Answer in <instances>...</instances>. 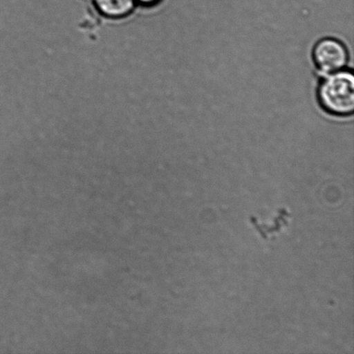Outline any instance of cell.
I'll return each instance as SVG.
<instances>
[{"label": "cell", "instance_id": "6da1fadb", "mask_svg": "<svg viewBox=\"0 0 354 354\" xmlns=\"http://www.w3.org/2000/svg\"><path fill=\"white\" fill-rule=\"evenodd\" d=\"M319 105L335 117H348L354 111V75L351 71L325 75L317 88Z\"/></svg>", "mask_w": 354, "mask_h": 354}, {"label": "cell", "instance_id": "7a4b0ae2", "mask_svg": "<svg viewBox=\"0 0 354 354\" xmlns=\"http://www.w3.org/2000/svg\"><path fill=\"white\" fill-rule=\"evenodd\" d=\"M312 58L317 71L324 75L345 69L348 64V48L342 41L333 37H325L315 44Z\"/></svg>", "mask_w": 354, "mask_h": 354}, {"label": "cell", "instance_id": "3957f363", "mask_svg": "<svg viewBox=\"0 0 354 354\" xmlns=\"http://www.w3.org/2000/svg\"><path fill=\"white\" fill-rule=\"evenodd\" d=\"M97 9L104 16L120 19L133 12L135 0H93Z\"/></svg>", "mask_w": 354, "mask_h": 354}, {"label": "cell", "instance_id": "277c9868", "mask_svg": "<svg viewBox=\"0 0 354 354\" xmlns=\"http://www.w3.org/2000/svg\"><path fill=\"white\" fill-rule=\"evenodd\" d=\"M160 1V0H135V2L141 3L143 6H153Z\"/></svg>", "mask_w": 354, "mask_h": 354}, {"label": "cell", "instance_id": "5b68a950", "mask_svg": "<svg viewBox=\"0 0 354 354\" xmlns=\"http://www.w3.org/2000/svg\"><path fill=\"white\" fill-rule=\"evenodd\" d=\"M85 1H92V0H85Z\"/></svg>", "mask_w": 354, "mask_h": 354}]
</instances>
